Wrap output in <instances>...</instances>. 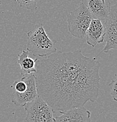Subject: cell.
I'll list each match as a JSON object with an SVG mask.
<instances>
[{
	"instance_id": "1",
	"label": "cell",
	"mask_w": 117,
	"mask_h": 122,
	"mask_svg": "<svg viewBox=\"0 0 117 122\" xmlns=\"http://www.w3.org/2000/svg\"><path fill=\"white\" fill-rule=\"evenodd\" d=\"M100 65L96 58L86 56L80 49L37 59L33 74L38 96L54 113L95 102L100 87Z\"/></svg>"
},
{
	"instance_id": "2",
	"label": "cell",
	"mask_w": 117,
	"mask_h": 122,
	"mask_svg": "<svg viewBox=\"0 0 117 122\" xmlns=\"http://www.w3.org/2000/svg\"><path fill=\"white\" fill-rule=\"evenodd\" d=\"M27 35V50L36 56H48L56 52V41L48 37L41 23Z\"/></svg>"
},
{
	"instance_id": "13",
	"label": "cell",
	"mask_w": 117,
	"mask_h": 122,
	"mask_svg": "<svg viewBox=\"0 0 117 122\" xmlns=\"http://www.w3.org/2000/svg\"><path fill=\"white\" fill-rule=\"evenodd\" d=\"M1 1L0 0V7H1Z\"/></svg>"
},
{
	"instance_id": "14",
	"label": "cell",
	"mask_w": 117,
	"mask_h": 122,
	"mask_svg": "<svg viewBox=\"0 0 117 122\" xmlns=\"http://www.w3.org/2000/svg\"><path fill=\"white\" fill-rule=\"evenodd\" d=\"M105 0H102V1H103V2H105Z\"/></svg>"
},
{
	"instance_id": "11",
	"label": "cell",
	"mask_w": 117,
	"mask_h": 122,
	"mask_svg": "<svg viewBox=\"0 0 117 122\" xmlns=\"http://www.w3.org/2000/svg\"><path fill=\"white\" fill-rule=\"evenodd\" d=\"M22 8L26 9L30 11L37 10V3L38 0H15Z\"/></svg>"
},
{
	"instance_id": "3",
	"label": "cell",
	"mask_w": 117,
	"mask_h": 122,
	"mask_svg": "<svg viewBox=\"0 0 117 122\" xmlns=\"http://www.w3.org/2000/svg\"><path fill=\"white\" fill-rule=\"evenodd\" d=\"M12 93L11 101L16 106L23 107L27 102L38 96L35 75L23 76L21 79L16 80L11 86Z\"/></svg>"
},
{
	"instance_id": "6",
	"label": "cell",
	"mask_w": 117,
	"mask_h": 122,
	"mask_svg": "<svg viewBox=\"0 0 117 122\" xmlns=\"http://www.w3.org/2000/svg\"><path fill=\"white\" fill-rule=\"evenodd\" d=\"M105 41V46L102 52L107 53L111 49H117V5L111 7V10L107 18L104 21Z\"/></svg>"
},
{
	"instance_id": "12",
	"label": "cell",
	"mask_w": 117,
	"mask_h": 122,
	"mask_svg": "<svg viewBox=\"0 0 117 122\" xmlns=\"http://www.w3.org/2000/svg\"><path fill=\"white\" fill-rule=\"evenodd\" d=\"M108 86L111 88V95L115 101L117 100V81L113 80L109 83Z\"/></svg>"
},
{
	"instance_id": "9",
	"label": "cell",
	"mask_w": 117,
	"mask_h": 122,
	"mask_svg": "<svg viewBox=\"0 0 117 122\" xmlns=\"http://www.w3.org/2000/svg\"><path fill=\"white\" fill-rule=\"evenodd\" d=\"M105 26L103 21L98 19H93L86 30V42L94 48L98 44L104 41Z\"/></svg>"
},
{
	"instance_id": "4",
	"label": "cell",
	"mask_w": 117,
	"mask_h": 122,
	"mask_svg": "<svg viewBox=\"0 0 117 122\" xmlns=\"http://www.w3.org/2000/svg\"><path fill=\"white\" fill-rule=\"evenodd\" d=\"M92 20L87 8L81 2L77 8L66 15L69 32L74 37L83 39Z\"/></svg>"
},
{
	"instance_id": "5",
	"label": "cell",
	"mask_w": 117,
	"mask_h": 122,
	"mask_svg": "<svg viewBox=\"0 0 117 122\" xmlns=\"http://www.w3.org/2000/svg\"><path fill=\"white\" fill-rule=\"evenodd\" d=\"M26 112L25 121L27 122H55L51 107L38 96L23 106Z\"/></svg>"
},
{
	"instance_id": "7",
	"label": "cell",
	"mask_w": 117,
	"mask_h": 122,
	"mask_svg": "<svg viewBox=\"0 0 117 122\" xmlns=\"http://www.w3.org/2000/svg\"><path fill=\"white\" fill-rule=\"evenodd\" d=\"M86 6L93 19H98L103 22L107 18L111 10V3L109 0H82Z\"/></svg>"
},
{
	"instance_id": "10",
	"label": "cell",
	"mask_w": 117,
	"mask_h": 122,
	"mask_svg": "<svg viewBox=\"0 0 117 122\" xmlns=\"http://www.w3.org/2000/svg\"><path fill=\"white\" fill-rule=\"evenodd\" d=\"M29 52L23 50L22 52L18 55L17 63L21 66L20 73L23 76L36 73V62L37 59H34L29 57Z\"/></svg>"
},
{
	"instance_id": "8",
	"label": "cell",
	"mask_w": 117,
	"mask_h": 122,
	"mask_svg": "<svg viewBox=\"0 0 117 122\" xmlns=\"http://www.w3.org/2000/svg\"><path fill=\"white\" fill-rule=\"evenodd\" d=\"M60 116L55 118L57 122H90L91 113L84 106L72 108L69 110L60 112Z\"/></svg>"
}]
</instances>
